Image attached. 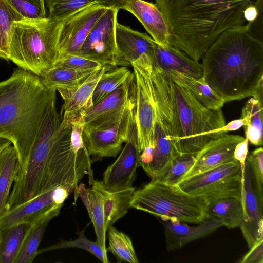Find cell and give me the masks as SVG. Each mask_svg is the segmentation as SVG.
<instances>
[{"label":"cell","instance_id":"cell-1","mask_svg":"<svg viewBox=\"0 0 263 263\" xmlns=\"http://www.w3.org/2000/svg\"><path fill=\"white\" fill-rule=\"evenodd\" d=\"M56 100L49 107L30 153L18 168L4 211L54 189L64 186L74 193L86 175L93 178L86 146L70 139L71 122L62 120Z\"/></svg>","mask_w":263,"mask_h":263},{"label":"cell","instance_id":"cell-2","mask_svg":"<svg viewBox=\"0 0 263 263\" xmlns=\"http://www.w3.org/2000/svg\"><path fill=\"white\" fill-rule=\"evenodd\" d=\"M252 24L223 32L202 58L203 78L225 102L263 90V44L250 33Z\"/></svg>","mask_w":263,"mask_h":263},{"label":"cell","instance_id":"cell-3","mask_svg":"<svg viewBox=\"0 0 263 263\" xmlns=\"http://www.w3.org/2000/svg\"><path fill=\"white\" fill-rule=\"evenodd\" d=\"M251 0H155L167 24L170 45L199 62L225 31L245 24Z\"/></svg>","mask_w":263,"mask_h":263},{"label":"cell","instance_id":"cell-4","mask_svg":"<svg viewBox=\"0 0 263 263\" xmlns=\"http://www.w3.org/2000/svg\"><path fill=\"white\" fill-rule=\"evenodd\" d=\"M41 78L18 68L0 82V138L11 141L19 167L28 158L47 111L56 100Z\"/></svg>","mask_w":263,"mask_h":263},{"label":"cell","instance_id":"cell-5","mask_svg":"<svg viewBox=\"0 0 263 263\" xmlns=\"http://www.w3.org/2000/svg\"><path fill=\"white\" fill-rule=\"evenodd\" d=\"M166 77L178 134L176 148L179 154H197L209 142L227 133L222 129L226 124L222 111L206 108Z\"/></svg>","mask_w":263,"mask_h":263},{"label":"cell","instance_id":"cell-6","mask_svg":"<svg viewBox=\"0 0 263 263\" xmlns=\"http://www.w3.org/2000/svg\"><path fill=\"white\" fill-rule=\"evenodd\" d=\"M63 20L48 16L14 22L9 60L42 77L59 59L58 42Z\"/></svg>","mask_w":263,"mask_h":263},{"label":"cell","instance_id":"cell-7","mask_svg":"<svg viewBox=\"0 0 263 263\" xmlns=\"http://www.w3.org/2000/svg\"><path fill=\"white\" fill-rule=\"evenodd\" d=\"M207 206L204 199L158 179H152L135 190L129 202V208L149 213L161 220L175 218L191 224L200 223L209 218Z\"/></svg>","mask_w":263,"mask_h":263},{"label":"cell","instance_id":"cell-8","mask_svg":"<svg viewBox=\"0 0 263 263\" xmlns=\"http://www.w3.org/2000/svg\"><path fill=\"white\" fill-rule=\"evenodd\" d=\"M135 99L120 110L84 124L83 139L89 155L115 157L135 121Z\"/></svg>","mask_w":263,"mask_h":263},{"label":"cell","instance_id":"cell-9","mask_svg":"<svg viewBox=\"0 0 263 263\" xmlns=\"http://www.w3.org/2000/svg\"><path fill=\"white\" fill-rule=\"evenodd\" d=\"M185 193L204 199L206 203L227 197L241 199L240 163H224L182 180L177 185Z\"/></svg>","mask_w":263,"mask_h":263},{"label":"cell","instance_id":"cell-10","mask_svg":"<svg viewBox=\"0 0 263 263\" xmlns=\"http://www.w3.org/2000/svg\"><path fill=\"white\" fill-rule=\"evenodd\" d=\"M176 133L171 116L162 109L156 108L151 138L140 152L138 165L152 179L159 178L173 158L179 153L176 149Z\"/></svg>","mask_w":263,"mask_h":263},{"label":"cell","instance_id":"cell-11","mask_svg":"<svg viewBox=\"0 0 263 263\" xmlns=\"http://www.w3.org/2000/svg\"><path fill=\"white\" fill-rule=\"evenodd\" d=\"M118 10L116 8H107L76 55L103 65L120 66L116 42Z\"/></svg>","mask_w":263,"mask_h":263},{"label":"cell","instance_id":"cell-12","mask_svg":"<svg viewBox=\"0 0 263 263\" xmlns=\"http://www.w3.org/2000/svg\"><path fill=\"white\" fill-rule=\"evenodd\" d=\"M135 80V119L137 128L139 153L149 143L155 117V101L151 64H133Z\"/></svg>","mask_w":263,"mask_h":263},{"label":"cell","instance_id":"cell-13","mask_svg":"<svg viewBox=\"0 0 263 263\" xmlns=\"http://www.w3.org/2000/svg\"><path fill=\"white\" fill-rule=\"evenodd\" d=\"M107 9L96 3L63 20L59 38L58 60L67 55L77 54L91 30Z\"/></svg>","mask_w":263,"mask_h":263},{"label":"cell","instance_id":"cell-14","mask_svg":"<svg viewBox=\"0 0 263 263\" xmlns=\"http://www.w3.org/2000/svg\"><path fill=\"white\" fill-rule=\"evenodd\" d=\"M71 192L58 186L0 214V227L32 223L47 214L61 209Z\"/></svg>","mask_w":263,"mask_h":263},{"label":"cell","instance_id":"cell-15","mask_svg":"<svg viewBox=\"0 0 263 263\" xmlns=\"http://www.w3.org/2000/svg\"><path fill=\"white\" fill-rule=\"evenodd\" d=\"M241 200L243 220L239 227L250 249L263 240V195L258 191L251 166L246 160Z\"/></svg>","mask_w":263,"mask_h":263},{"label":"cell","instance_id":"cell-16","mask_svg":"<svg viewBox=\"0 0 263 263\" xmlns=\"http://www.w3.org/2000/svg\"><path fill=\"white\" fill-rule=\"evenodd\" d=\"M139 157V141L136 121L133 123L125 145L117 160L108 166L103 174V183L110 191L133 186Z\"/></svg>","mask_w":263,"mask_h":263},{"label":"cell","instance_id":"cell-17","mask_svg":"<svg viewBox=\"0 0 263 263\" xmlns=\"http://www.w3.org/2000/svg\"><path fill=\"white\" fill-rule=\"evenodd\" d=\"M116 42L121 66L151 64L155 41L146 33L134 30L117 22Z\"/></svg>","mask_w":263,"mask_h":263},{"label":"cell","instance_id":"cell-18","mask_svg":"<svg viewBox=\"0 0 263 263\" xmlns=\"http://www.w3.org/2000/svg\"><path fill=\"white\" fill-rule=\"evenodd\" d=\"M112 67L103 65L79 84L58 89L64 100L62 120L71 122L83 117L85 112L93 106L92 96L99 80L104 72L112 69Z\"/></svg>","mask_w":263,"mask_h":263},{"label":"cell","instance_id":"cell-19","mask_svg":"<svg viewBox=\"0 0 263 263\" xmlns=\"http://www.w3.org/2000/svg\"><path fill=\"white\" fill-rule=\"evenodd\" d=\"M245 139L240 135L227 133L211 141L197 154L194 165L183 179L218 165L236 161L234 157L235 148Z\"/></svg>","mask_w":263,"mask_h":263},{"label":"cell","instance_id":"cell-20","mask_svg":"<svg viewBox=\"0 0 263 263\" xmlns=\"http://www.w3.org/2000/svg\"><path fill=\"white\" fill-rule=\"evenodd\" d=\"M162 221L168 251L182 248L191 241L203 238L223 226L222 221L210 217L203 222L190 226L175 218Z\"/></svg>","mask_w":263,"mask_h":263},{"label":"cell","instance_id":"cell-21","mask_svg":"<svg viewBox=\"0 0 263 263\" xmlns=\"http://www.w3.org/2000/svg\"><path fill=\"white\" fill-rule=\"evenodd\" d=\"M120 9L133 14L155 42L162 45H170V33L167 24L155 4L144 0H125Z\"/></svg>","mask_w":263,"mask_h":263},{"label":"cell","instance_id":"cell-22","mask_svg":"<svg viewBox=\"0 0 263 263\" xmlns=\"http://www.w3.org/2000/svg\"><path fill=\"white\" fill-rule=\"evenodd\" d=\"M153 68L159 72L176 71L195 78L203 77L202 65L180 50L155 42L152 57Z\"/></svg>","mask_w":263,"mask_h":263},{"label":"cell","instance_id":"cell-23","mask_svg":"<svg viewBox=\"0 0 263 263\" xmlns=\"http://www.w3.org/2000/svg\"><path fill=\"white\" fill-rule=\"evenodd\" d=\"M135 80L132 73L120 87L85 112L83 117L85 124L120 110L135 99Z\"/></svg>","mask_w":263,"mask_h":263},{"label":"cell","instance_id":"cell-24","mask_svg":"<svg viewBox=\"0 0 263 263\" xmlns=\"http://www.w3.org/2000/svg\"><path fill=\"white\" fill-rule=\"evenodd\" d=\"M93 179L90 183V188H86L85 185H78L77 196L84 204L89 217L93 225L97 237V241L105 251L106 232L104 213V197Z\"/></svg>","mask_w":263,"mask_h":263},{"label":"cell","instance_id":"cell-25","mask_svg":"<svg viewBox=\"0 0 263 263\" xmlns=\"http://www.w3.org/2000/svg\"><path fill=\"white\" fill-rule=\"evenodd\" d=\"M160 72L178 82L202 105L209 109H221L225 103L223 99L209 86L203 77L195 78L173 71Z\"/></svg>","mask_w":263,"mask_h":263},{"label":"cell","instance_id":"cell-26","mask_svg":"<svg viewBox=\"0 0 263 263\" xmlns=\"http://www.w3.org/2000/svg\"><path fill=\"white\" fill-rule=\"evenodd\" d=\"M94 181L104 197L105 220L107 230L126 214L135 188L110 191L105 188L102 181Z\"/></svg>","mask_w":263,"mask_h":263},{"label":"cell","instance_id":"cell-27","mask_svg":"<svg viewBox=\"0 0 263 263\" xmlns=\"http://www.w3.org/2000/svg\"><path fill=\"white\" fill-rule=\"evenodd\" d=\"M263 90L245 104L240 118L245 119L243 126L246 138L255 146L262 145Z\"/></svg>","mask_w":263,"mask_h":263},{"label":"cell","instance_id":"cell-28","mask_svg":"<svg viewBox=\"0 0 263 263\" xmlns=\"http://www.w3.org/2000/svg\"><path fill=\"white\" fill-rule=\"evenodd\" d=\"M61 209L55 210L32 223L23 241L14 263H32L38 255V248L49 221L58 216Z\"/></svg>","mask_w":263,"mask_h":263},{"label":"cell","instance_id":"cell-29","mask_svg":"<svg viewBox=\"0 0 263 263\" xmlns=\"http://www.w3.org/2000/svg\"><path fill=\"white\" fill-rule=\"evenodd\" d=\"M207 213L209 218L220 219L229 229L239 227L243 220L241 199L227 197L213 201L208 204Z\"/></svg>","mask_w":263,"mask_h":263},{"label":"cell","instance_id":"cell-30","mask_svg":"<svg viewBox=\"0 0 263 263\" xmlns=\"http://www.w3.org/2000/svg\"><path fill=\"white\" fill-rule=\"evenodd\" d=\"M32 224L20 223L0 227V263H14Z\"/></svg>","mask_w":263,"mask_h":263},{"label":"cell","instance_id":"cell-31","mask_svg":"<svg viewBox=\"0 0 263 263\" xmlns=\"http://www.w3.org/2000/svg\"><path fill=\"white\" fill-rule=\"evenodd\" d=\"M96 70H80L56 66L40 78L47 89L56 91L60 88H69L79 84Z\"/></svg>","mask_w":263,"mask_h":263},{"label":"cell","instance_id":"cell-32","mask_svg":"<svg viewBox=\"0 0 263 263\" xmlns=\"http://www.w3.org/2000/svg\"><path fill=\"white\" fill-rule=\"evenodd\" d=\"M18 168L17 154L12 144L6 149L0 168V214L4 211Z\"/></svg>","mask_w":263,"mask_h":263},{"label":"cell","instance_id":"cell-33","mask_svg":"<svg viewBox=\"0 0 263 263\" xmlns=\"http://www.w3.org/2000/svg\"><path fill=\"white\" fill-rule=\"evenodd\" d=\"M23 19L7 0H0V58L9 60L13 23Z\"/></svg>","mask_w":263,"mask_h":263},{"label":"cell","instance_id":"cell-34","mask_svg":"<svg viewBox=\"0 0 263 263\" xmlns=\"http://www.w3.org/2000/svg\"><path fill=\"white\" fill-rule=\"evenodd\" d=\"M132 74L131 71L126 66H121L104 72L93 91L92 96L93 105L120 87Z\"/></svg>","mask_w":263,"mask_h":263},{"label":"cell","instance_id":"cell-35","mask_svg":"<svg viewBox=\"0 0 263 263\" xmlns=\"http://www.w3.org/2000/svg\"><path fill=\"white\" fill-rule=\"evenodd\" d=\"M107 230L109 247L107 251L111 252L119 261L138 263L130 238L112 226L109 227Z\"/></svg>","mask_w":263,"mask_h":263},{"label":"cell","instance_id":"cell-36","mask_svg":"<svg viewBox=\"0 0 263 263\" xmlns=\"http://www.w3.org/2000/svg\"><path fill=\"white\" fill-rule=\"evenodd\" d=\"M197 154H179L174 157L158 179L168 184L177 185L194 165Z\"/></svg>","mask_w":263,"mask_h":263},{"label":"cell","instance_id":"cell-37","mask_svg":"<svg viewBox=\"0 0 263 263\" xmlns=\"http://www.w3.org/2000/svg\"><path fill=\"white\" fill-rule=\"evenodd\" d=\"M49 17L64 20L98 0H44Z\"/></svg>","mask_w":263,"mask_h":263},{"label":"cell","instance_id":"cell-38","mask_svg":"<svg viewBox=\"0 0 263 263\" xmlns=\"http://www.w3.org/2000/svg\"><path fill=\"white\" fill-rule=\"evenodd\" d=\"M66 248H78L89 252L103 263H108L109 260L107 251L104 250L96 242L88 240L84 235V231L80 232L77 239L72 241L62 240L50 247L38 250V255L45 251Z\"/></svg>","mask_w":263,"mask_h":263},{"label":"cell","instance_id":"cell-39","mask_svg":"<svg viewBox=\"0 0 263 263\" xmlns=\"http://www.w3.org/2000/svg\"><path fill=\"white\" fill-rule=\"evenodd\" d=\"M24 18L40 19L47 17L40 0H7Z\"/></svg>","mask_w":263,"mask_h":263},{"label":"cell","instance_id":"cell-40","mask_svg":"<svg viewBox=\"0 0 263 263\" xmlns=\"http://www.w3.org/2000/svg\"><path fill=\"white\" fill-rule=\"evenodd\" d=\"M103 65L99 62L79 55L69 54L59 59L54 66H62L80 70H97Z\"/></svg>","mask_w":263,"mask_h":263},{"label":"cell","instance_id":"cell-41","mask_svg":"<svg viewBox=\"0 0 263 263\" xmlns=\"http://www.w3.org/2000/svg\"><path fill=\"white\" fill-rule=\"evenodd\" d=\"M246 160L249 163L253 178L258 192L263 195V148L260 147L254 149L249 155Z\"/></svg>","mask_w":263,"mask_h":263},{"label":"cell","instance_id":"cell-42","mask_svg":"<svg viewBox=\"0 0 263 263\" xmlns=\"http://www.w3.org/2000/svg\"><path fill=\"white\" fill-rule=\"evenodd\" d=\"M240 263H262L263 240L255 244L238 261Z\"/></svg>","mask_w":263,"mask_h":263},{"label":"cell","instance_id":"cell-43","mask_svg":"<svg viewBox=\"0 0 263 263\" xmlns=\"http://www.w3.org/2000/svg\"><path fill=\"white\" fill-rule=\"evenodd\" d=\"M248 140L245 138L243 141L237 144L234 151V157L240 164L242 183L244 178L246 160L248 153Z\"/></svg>","mask_w":263,"mask_h":263},{"label":"cell","instance_id":"cell-44","mask_svg":"<svg viewBox=\"0 0 263 263\" xmlns=\"http://www.w3.org/2000/svg\"><path fill=\"white\" fill-rule=\"evenodd\" d=\"M261 0H258L254 4L247 6L243 11V17L246 21L253 23L258 16V5Z\"/></svg>","mask_w":263,"mask_h":263},{"label":"cell","instance_id":"cell-45","mask_svg":"<svg viewBox=\"0 0 263 263\" xmlns=\"http://www.w3.org/2000/svg\"><path fill=\"white\" fill-rule=\"evenodd\" d=\"M125 0H98V3L107 8H114L118 10Z\"/></svg>","mask_w":263,"mask_h":263},{"label":"cell","instance_id":"cell-46","mask_svg":"<svg viewBox=\"0 0 263 263\" xmlns=\"http://www.w3.org/2000/svg\"><path fill=\"white\" fill-rule=\"evenodd\" d=\"M12 145V143L9 140L0 138V168L2 163L4 156L7 147Z\"/></svg>","mask_w":263,"mask_h":263},{"label":"cell","instance_id":"cell-47","mask_svg":"<svg viewBox=\"0 0 263 263\" xmlns=\"http://www.w3.org/2000/svg\"><path fill=\"white\" fill-rule=\"evenodd\" d=\"M40 1L41 2V3L42 6L43 7V8L46 9V7H45V5L44 0H40Z\"/></svg>","mask_w":263,"mask_h":263}]
</instances>
